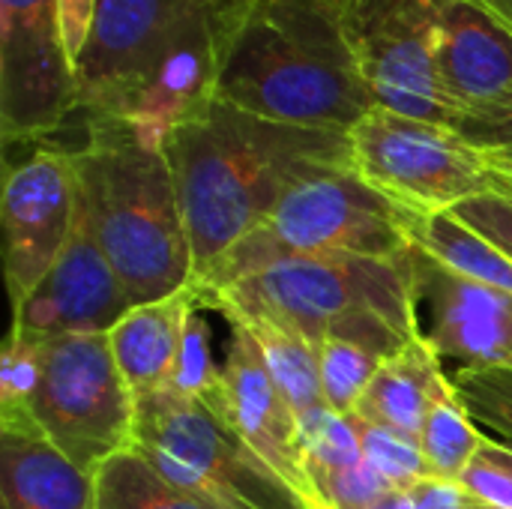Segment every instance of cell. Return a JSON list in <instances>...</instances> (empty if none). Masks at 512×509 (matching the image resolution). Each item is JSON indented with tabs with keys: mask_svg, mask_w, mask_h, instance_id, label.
<instances>
[{
	"mask_svg": "<svg viewBox=\"0 0 512 509\" xmlns=\"http://www.w3.org/2000/svg\"><path fill=\"white\" fill-rule=\"evenodd\" d=\"M201 306L267 312L297 327L315 345L345 339L381 360L420 339L411 249L402 258H282L222 291L204 294Z\"/></svg>",
	"mask_w": 512,
	"mask_h": 509,
	"instance_id": "cell-4",
	"label": "cell"
},
{
	"mask_svg": "<svg viewBox=\"0 0 512 509\" xmlns=\"http://www.w3.org/2000/svg\"><path fill=\"white\" fill-rule=\"evenodd\" d=\"M0 509H96V480L30 414L0 417Z\"/></svg>",
	"mask_w": 512,
	"mask_h": 509,
	"instance_id": "cell-17",
	"label": "cell"
},
{
	"mask_svg": "<svg viewBox=\"0 0 512 509\" xmlns=\"http://www.w3.org/2000/svg\"><path fill=\"white\" fill-rule=\"evenodd\" d=\"M213 333L207 318L201 315V309H195L186 321V333H183V345L174 363V372L165 384L162 393L177 396V399H189V402H213L219 393V375L222 366L213 363V345H210Z\"/></svg>",
	"mask_w": 512,
	"mask_h": 509,
	"instance_id": "cell-28",
	"label": "cell"
},
{
	"mask_svg": "<svg viewBox=\"0 0 512 509\" xmlns=\"http://www.w3.org/2000/svg\"><path fill=\"white\" fill-rule=\"evenodd\" d=\"M216 99L264 120L351 132L375 99L342 24V0H231Z\"/></svg>",
	"mask_w": 512,
	"mask_h": 509,
	"instance_id": "cell-2",
	"label": "cell"
},
{
	"mask_svg": "<svg viewBox=\"0 0 512 509\" xmlns=\"http://www.w3.org/2000/svg\"><path fill=\"white\" fill-rule=\"evenodd\" d=\"M300 444L318 509H366L390 489L363 459L348 417L333 411L312 417L300 426Z\"/></svg>",
	"mask_w": 512,
	"mask_h": 509,
	"instance_id": "cell-19",
	"label": "cell"
},
{
	"mask_svg": "<svg viewBox=\"0 0 512 509\" xmlns=\"http://www.w3.org/2000/svg\"><path fill=\"white\" fill-rule=\"evenodd\" d=\"M348 423H351V429H354V435L360 441L363 459L369 462V468L390 489H405L408 492L420 480L432 477L417 438H408L402 432H393L387 426H378V423H369V420H360V417H348Z\"/></svg>",
	"mask_w": 512,
	"mask_h": 509,
	"instance_id": "cell-27",
	"label": "cell"
},
{
	"mask_svg": "<svg viewBox=\"0 0 512 509\" xmlns=\"http://www.w3.org/2000/svg\"><path fill=\"white\" fill-rule=\"evenodd\" d=\"M318 351H321L324 402L333 414L351 417L384 360L354 342H345V339H324L318 345Z\"/></svg>",
	"mask_w": 512,
	"mask_h": 509,
	"instance_id": "cell-26",
	"label": "cell"
},
{
	"mask_svg": "<svg viewBox=\"0 0 512 509\" xmlns=\"http://www.w3.org/2000/svg\"><path fill=\"white\" fill-rule=\"evenodd\" d=\"M420 339L456 369L512 366V294L411 246Z\"/></svg>",
	"mask_w": 512,
	"mask_h": 509,
	"instance_id": "cell-13",
	"label": "cell"
},
{
	"mask_svg": "<svg viewBox=\"0 0 512 509\" xmlns=\"http://www.w3.org/2000/svg\"><path fill=\"white\" fill-rule=\"evenodd\" d=\"M75 111V69L60 36V0H0L3 141H45Z\"/></svg>",
	"mask_w": 512,
	"mask_h": 509,
	"instance_id": "cell-11",
	"label": "cell"
},
{
	"mask_svg": "<svg viewBox=\"0 0 512 509\" xmlns=\"http://www.w3.org/2000/svg\"><path fill=\"white\" fill-rule=\"evenodd\" d=\"M231 324V339L219 375V393L207 402L219 417L252 447V453L282 480L288 483L306 504L318 509L312 483L303 465V444H300V420L279 393L276 381L270 378L261 351L255 348L252 336L243 324Z\"/></svg>",
	"mask_w": 512,
	"mask_h": 509,
	"instance_id": "cell-15",
	"label": "cell"
},
{
	"mask_svg": "<svg viewBox=\"0 0 512 509\" xmlns=\"http://www.w3.org/2000/svg\"><path fill=\"white\" fill-rule=\"evenodd\" d=\"M129 450L219 509H312L204 402L168 393L138 399Z\"/></svg>",
	"mask_w": 512,
	"mask_h": 509,
	"instance_id": "cell-6",
	"label": "cell"
},
{
	"mask_svg": "<svg viewBox=\"0 0 512 509\" xmlns=\"http://www.w3.org/2000/svg\"><path fill=\"white\" fill-rule=\"evenodd\" d=\"M483 441L486 435L471 420L453 381L447 378L438 396L432 399V408L420 432V447H423L429 474L441 480H459L465 468L471 465V459L477 456V450L483 447Z\"/></svg>",
	"mask_w": 512,
	"mask_h": 509,
	"instance_id": "cell-24",
	"label": "cell"
},
{
	"mask_svg": "<svg viewBox=\"0 0 512 509\" xmlns=\"http://www.w3.org/2000/svg\"><path fill=\"white\" fill-rule=\"evenodd\" d=\"M411 243L441 264L453 267L456 273L477 279L489 288H498L504 294H512V258L504 255L498 246H492L483 234L468 228L453 213H435L420 216L411 213L408 219Z\"/></svg>",
	"mask_w": 512,
	"mask_h": 509,
	"instance_id": "cell-22",
	"label": "cell"
},
{
	"mask_svg": "<svg viewBox=\"0 0 512 509\" xmlns=\"http://www.w3.org/2000/svg\"><path fill=\"white\" fill-rule=\"evenodd\" d=\"M342 24L375 105L453 126L435 63V0H342Z\"/></svg>",
	"mask_w": 512,
	"mask_h": 509,
	"instance_id": "cell-9",
	"label": "cell"
},
{
	"mask_svg": "<svg viewBox=\"0 0 512 509\" xmlns=\"http://www.w3.org/2000/svg\"><path fill=\"white\" fill-rule=\"evenodd\" d=\"M447 378L450 375L444 372L438 354L423 339H417L405 351L381 363L378 375L372 378L351 417L387 426L420 441L423 420Z\"/></svg>",
	"mask_w": 512,
	"mask_h": 509,
	"instance_id": "cell-20",
	"label": "cell"
},
{
	"mask_svg": "<svg viewBox=\"0 0 512 509\" xmlns=\"http://www.w3.org/2000/svg\"><path fill=\"white\" fill-rule=\"evenodd\" d=\"M30 417L81 471L93 474L132 447L135 396L126 387L108 333L42 339Z\"/></svg>",
	"mask_w": 512,
	"mask_h": 509,
	"instance_id": "cell-7",
	"label": "cell"
},
{
	"mask_svg": "<svg viewBox=\"0 0 512 509\" xmlns=\"http://www.w3.org/2000/svg\"><path fill=\"white\" fill-rule=\"evenodd\" d=\"M195 309H201V297L195 285H189L171 297L132 306L108 333L114 363L135 402L165 390L183 345L186 321Z\"/></svg>",
	"mask_w": 512,
	"mask_h": 509,
	"instance_id": "cell-18",
	"label": "cell"
},
{
	"mask_svg": "<svg viewBox=\"0 0 512 509\" xmlns=\"http://www.w3.org/2000/svg\"><path fill=\"white\" fill-rule=\"evenodd\" d=\"M96 9H99V0H60V36H63V48H66L72 69L87 45Z\"/></svg>",
	"mask_w": 512,
	"mask_h": 509,
	"instance_id": "cell-33",
	"label": "cell"
},
{
	"mask_svg": "<svg viewBox=\"0 0 512 509\" xmlns=\"http://www.w3.org/2000/svg\"><path fill=\"white\" fill-rule=\"evenodd\" d=\"M408 219L411 213L369 186L357 168L324 171L294 186L261 228L231 246L192 285L204 297L282 258L303 255L402 258L414 246Z\"/></svg>",
	"mask_w": 512,
	"mask_h": 509,
	"instance_id": "cell-5",
	"label": "cell"
},
{
	"mask_svg": "<svg viewBox=\"0 0 512 509\" xmlns=\"http://www.w3.org/2000/svg\"><path fill=\"white\" fill-rule=\"evenodd\" d=\"M480 9H486L495 21H501L507 30H512V0H474Z\"/></svg>",
	"mask_w": 512,
	"mask_h": 509,
	"instance_id": "cell-36",
	"label": "cell"
},
{
	"mask_svg": "<svg viewBox=\"0 0 512 509\" xmlns=\"http://www.w3.org/2000/svg\"><path fill=\"white\" fill-rule=\"evenodd\" d=\"M222 315L225 321H237L246 327L255 348L261 351L270 378L276 381L279 393L297 414L300 426L330 411L321 390V351L312 339H306L297 327L267 312L225 309Z\"/></svg>",
	"mask_w": 512,
	"mask_h": 509,
	"instance_id": "cell-21",
	"label": "cell"
},
{
	"mask_svg": "<svg viewBox=\"0 0 512 509\" xmlns=\"http://www.w3.org/2000/svg\"><path fill=\"white\" fill-rule=\"evenodd\" d=\"M408 492L414 498V509H471L474 504V498L462 489L459 480L426 477Z\"/></svg>",
	"mask_w": 512,
	"mask_h": 509,
	"instance_id": "cell-34",
	"label": "cell"
},
{
	"mask_svg": "<svg viewBox=\"0 0 512 509\" xmlns=\"http://www.w3.org/2000/svg\"><path fill=\"white\" fill-rule=\"evenodd\" d=\"M162 153L177 183L195 279L261 228L294 186L354 168L348 132L264 120L222 99L177 126Z\"/></svg>",
	"mask_w": 512,
	"mask_h": 509,
	"instance_id": "cell-1",
	"label": "cell"
},
{
	"mask_svg": "<svg viewBox=\"0 0 512 509\" xmlns=\"http://www.w3.org/2000/svg\"><path fill=\"white\" fill-rule=\"evenodd\" d=\"M219 0H99L75 63L84 120H117L177 39Z\"/></svg>",
	"mask_w": 512,
	"mask_h": 509,
	"instance_id": "cell-10",
	"label": "cell"
},
{
	"mask_svg": "<svg viewBox=\"0 0 512 509\" xmlns=\"http://www.w3.org/2000/svg\"><path fill=\"white\" fill-rule=\"evenodd\" d=\"M348 135L357 174L408 213H453L471 198L498 192L486 156L453 126L375 105Z\"/></svg>",
	"mask_w": 512,
	"mask_h": 509,
	"instance_id": "cell-8",
	"label": "cell"
},
{
	"mask_svg": "<svg viewBox=\"0 0 512 509\" xmlns=\"http://www.w3.org/2000/svg\"><path fill=\"white\" fill-rule=\"evenodd\" d=\"M492 177H495V186H498V192L512 195V177H501V174H492Z\"/></svg>",
	"mask_w": 512,
	"mask_h": 509,
	"instance_id": "cell-37",
	"label": "cell"
},
{
	"mask_svg": "<svg viewBox=\"0 0 512 509\" xmlns=\"http://www.w3.org/2000/svg\"><path fill=\"white\" fill-rule=\"evenodd\" d=\"M366 509H414V498L405 489H387L384 495H378Z\"/></svg>",
	"mask_w": 512,
	"mask_h": 509,
	"instance_id": "cell-35",
	"label": "cell"
},
{
	"mask_svg": "<svg viewBox=\"0 0 512 509\" xmlns=\"http://www.w3.org/2000/svg\"><path fill=\"white\" fill-rule=\"evenodd\" d=\"M87 138L69 150L78 213L120 276L132 306L192 285L195 264L171 165L120 123L84 120Z\"/></svg>",
	"mask_w": 512,
	"mask_h": 509,
	"instance_id": "cell-3",
	"label": "cell"
},
{
	"mask_svg": "<svg viewBox=\"0 0 512 509\" xmlns=\"http://www.w3.org/2000/svg\"><path fill=\"white\" fill-rule=\"evenodd\" d=\"M39 369H42V339L12 327L0 363V417L30 414V399L39 384Z\"/></svg>",
	"mask_w": 512,
	"mask_h": 509,
	"instance_id": "cell-29",
	"label": "cell"
},
{
	"mask_svg": "<svg viewBox=\"0 0 512 509\" xmlns=\"http://www.w3.org/2000/svg\"><path fill=\"white\" fill-rule=\"evenodd\" d=\"M450 381L480 432L512 450V366L456 369Z\"/></svg>",
	"mask_w": 512,
	"mask_h": 509,
	"instance_id": "cell-25",
	"label": "cell"
},
{
	"mask_svg": "<svg viewBox=\"0 0 512 509\" xmlns=\"http://www.w3.org/2000/svg\"><path fill=\"white\" fill-rule=\"evenodd\" d=\"M471 509H492V507H483V504H477V501H474V504H471Z\"/></svg>",
	"mask_w": 512,
	"mask_h": 509,
	"instance_id": "cell-38",
	"label": "cell"
},
{
	"mask_svg": "<svg viewBox=\"0 0 512 509\" xmlns=\"http://www.w3.org/2000/svg\"><path fill=\"white\" fill-rule=\"evenodd\" d=\"M96 509H219L162 477L135 450L111 456L96 471Z\"/></svg>",
	"mask_w": 512,
	"mask_h": 509,
	"instance_id": "cell-23",
	"label": "cell"
},
{
	"mask_svg": "<svg viewBox=\"0 0 512 509\" xmlns=\"http://www.w3.org/2000/svg\"><path fill=\"white\" fill-rule=\"evenodd\" d=\"M129 309L132 300L75 201L72 237L45 279L12 309V327L36 339L96 336L111 333Z\"/></svg>",
	"mask_w": 512,
	"mask_h": 509,
	"instance_id": "cell-14",
	"label": "cell"
},
{
	"mask_svg": "<svg viewBox=\"0 0 512 509\" xmlns=\"http://www.w3.org/2000/svg\"><path fill=\"white\" fill-rule=\"evenodd\" d=\"M75 201V165L63 147H39L6 171L0 222L12 309L30 297L66 249L75 228Z\"/></svg>",
	"mask_w": 512,
	"mask_h": 509,
	"instance_id": "cell-12",
	"label": "cell"
},
{
	"mask_svg": "<svg viewBox=\"0 0 512 509\" xmlns=\"http://www.w3.org/2000/svg\"><path fill=\"white\" fill-rule=\"evenodd\" d=\"M459 483L483 507L512 509V450L486 438Z\"/></svg>",
	"mask_w": 512,
	"mask_h": 509,
	"instance_id": "cell-30",
	"label": "cell"
},
{
	"mask_svg": "<svg viewBox=\"0 0 512 509\" xmlns=\"http://www.w3.org/2000/svg\"><path fill=\"white\" fill-rule=\"evenodd\" d=\"M453 129L486 156V162L512 159V90L501 99L459 114Z\"/></svg>",
	"mask_w": 512,
	"mask_h": 509,
	"instance_id": "cell-31",
	"label": "cell"
},
{
	"mask_svg": "<svg viewBox=\"0 0 512 509\" xmlns=\"http://www.w3.org/2000/svg\"><path fill=\"white\" fill-rule=\"evenodd\" d=\"M456 219H462L468 228L483 234L492 246H498L504 255L512 258V195L489 192L480 198H471L453 210Z\"/></svg>",
	"mask_w": 512,
	"mask_h": 509,
	"instance_id": "cell-32",
	"label": "cell"
},
{
	"mask_svg": "<svg viewBox=\"0 0 512 509\" xmlns=\"http://www.w3.org/2000/svg\"><path fill=\"white\" fill-rule=\"evenodd\" d=\"M435 63L459 114L512 90V30L474 0H435Z\"/></svg>",
	"mask_w": 512,
	"mask_h": 509,
	"instance_id": "cell-16",
	"label": "cell"
}]
</instances>
